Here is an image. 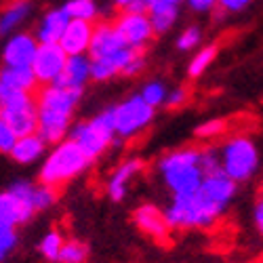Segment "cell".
I'll return each mask as SVG.
<instances>
[{"mask_svg": "<svg viewBox=\"0 0 263 263\" xmlns=\"http://www.w3.org/2000/svg\"><path fill=\"white\" fill-rule=\"evenodd\" d=\"M82 93L70 91L59 84H45L36 89V116L38 128L36 133L45 139L49 145L68 137L70 128L74 124V114Z\"/></svg>", "mask_w": 263, "mask_h": 263, "instance_id": "1", "label": "cell"}, {"mask_svg": "<svg viewBox=\"0 0 263 263\" xmlns=\"http://www.w3.org/2000/svg\"><path fill=\"white\" fill-rule=\"evenodd\" d=\"M86 55L91 59V80L107 82L116 76H122L126 63L135 55V49L124 45L112 21H99L93 28Z\"/></svg>", "mask_w": 263, "mask_h": 263, "instance_id": "2", "label": "cell"}, {"mask_svg": "<svg viewBox=\"0 0 263 263\" xmlns=\"http://www.w3.org/2000/svg\"><path fill=\"white\" fill-rule=\"evenodd\" d=\"M154 168L171 198L192 196L198 192L202 179L206 177L200 164V147L194 145L166 152L156 160Z\"/></svg>", "mask_w": 263, "mask_h": 263, "instance_id": "3", "label": "cell"}, {"mask_svg": "<svg viewBox=\"0 0 263 263\" xmlns=\"http://www.w3.org/2000/svg\"><path fill=\"white\" fill-rule=\"evenodd\" d=\"M91 164H93V160L86 156L72 139L65 137V139L49 145L45 158L40 160L38 181L59 190L65 183L78 179L82 173L91 168Z\"/></svg>", "mask_w": 263, "mask_h": 263, "instance_id": "4", "label": "cell"}, {"mask_svg": "<svg viewBox=\"0 0 263 263\" xmlns=\"http://www.w3.org/2000/svg\"><path fill=\"white\" fill-rule=\"evenodd\" d=\"M228 213L226 206L217 204L211 196H206L200 187L192 196L171 198L164 206V215L171 232L173 230H209Z\"/></svg>", "mask_w": 263, "mask_h": 263, "instance_id": "5", "label": "cell"}, {"mask_svg": "<svg viewBox=\"0 0 263 263\" xmlns=\"http://www.w3.org/2000/svg\"><path fill=\"white\" fill-rule=\"evenodd\" d=\"M223 175L234 183H249L261 168V147L249 135H230L217 147Z\"/></svg>", "mask_w": 263, "mask_h": 263, "instance_id": "6", "label": "cell"}, {"mask_svg": "<svg viewBox=\"0 0 263 263\" xmlns=\"http://www.w3.org/2000/svg\"><path fill=\"white\" fill-rule=\"evenodd\" d=\"M68 139H72L91 160L101 158L105 152L116 145L120 139L116 137L114 126V105L101 109L89 120H78L72 124Z\"/></svg>", "mask_w": 263, "mask_h": 263, "instance_id": "7", "label": "cell"}, {"mask_svg": "<svg viewBox=\"0 0 263 263\" xmlns=\"http://www.w3.org/2000/svg\"><path fill=\"white\" fill-rule=\"evenodd\" d=\"M156 109L147 105L139 93L130 95L124 101L114 105V126L118 139H133L154 122Z\"/></svg>", "mask_w": 263, "mask_h": 263, "instance_id": "8", "label": "cell"}, {"mask_svg": "<svg viewBox=\"0 0 263 263\" xmlns=\"http://www.w3.org/2000/svg\"><path fill=\"white\" fill-rule=\"evenodd\" d=\"M112 24L124 40V45L135 51H145L156 38L149 15L145 11H120Z\"/></svg>", "mask_w": 263, "mask_h": 263, "instance_id": "9", "label": "cell"}, {"mask_svg": "<svg viewBox=\"0 0 263 263\" xmlns=\"http://www.w3.org/2000/svg\"><path fill=\"white\" fill-rule=\"evenodd\" d=\"M65 59H68V55H65V51L57 42H40L36 57L32 61V68H30L38 86L55 84L63 72Z\"/></svg>", "mask_w": 263, "mask_h": 263, "instance_id": "10", "label": "cell"}, {"mask_svg": "<svg viewBox=\"0 0 263 263\" xmlns=\"http://www.w3.org/2000/svg\"><path fill=\"white\" fill-rule=\"evenodd\" d=\"M36 211L13 185L0 192V226L19 230L21 226L30 223L34 219Z\"/></svg>", "mask_w": 263, "mask_h": 263, "instance_id": "11", "label": "cell"}, {"mask_svg": "<svg viewBox=\"0 0 263 263\" xmlns=\"http://www.w3.org/2000/svg\"><path fill=\"white\" fill-rule=\"evenodd\" d=\"M0 116L9 122V126L13 128V133L17 137L36 133V128H38L34 95H26L21 99H15V101L7 103L5 107H0Z\"/></svg>", "mask_w": 263, "mask_h": 263, "instance_id": "12", "label": "cell"}, {"mask_svg": "<svg viewBox=\"0 0 263 263\" xmlns=\"http://www.w3.org/2000/svg\"><path fill=\"white\" fill-rule=\"evenodd\" d=\"M40 42L30 32H15L7 36L3 47V65L7 68H32Z\"/></svg>", "mask_w": 263, "mask_h": 263, "instance_id": "13", "label": "cell"}, {"mask_svg": "<svg viewBox=\"0 0 263 263\" xmlns=\"http://www.w3.org/2000/svg\"><path fill=\"white\" fill-rule=\"evenodd\" d=\"M143 168H145V162L141 158H126V160H122L112 171V175L107 177V181H105L107 198L112 202H122L128 196L130 183H133L139 175L143 173Z\"/></svg>", "mask_w": 263, "mask_h": 263, "instance_id": "14", "label": "cell"}, {"mask_svg": "<svg viewBox=\"0 0 263 263\" xmlns=\"http://www.w3.org/2000/svg\"><path fill=\"white\" fill-rule=\"evenodd\" d=\"M133 223L141 234H145L147 238H154V240H164L171 234L164 209L154 202L139 204L133 211Z\"/></svg>", "mask_w": 263, "mask_h": 263, "instance_id": "15", "label": "cell"}, {"mask_svg": "<svg viewBox=\"0 0 263 263\" xmlns=\"http://www.w3.org/2000/svg\"><path fill=\"white\" fill-rule=\"evenodd\" d=\"M95 24L89 21H80V19H70V24L65 26L61 38L57 45L65 51V55H86L91 45V36H93Z\"/></svg>", "mask_w": 263, "mask_h": 263, "instance_id": "16", "label": "cell"}, {"mask_svg": "<svg viewBox=\"0 0 263 263\" xmlns=\"http://www.w3.org/2000/svg\"><path fill=\"white\" fill-rule=\"evenodd\" d=\"M89 80H91V59H89V55H70L68 59H65L63 72H61V76L55 84L65 86V89L76 91V93H82L84 86L89 84Z\"/></svg>", "mask_w": 263, "mask_h": 263, "instance_id": "17", "label": "cell"}, {"mask_svg": "<svg viewBox=\"0 0 263 263\" xmlns=\"http://www.w3.org/2000/svg\"><path fill=\"white\" fill-rule=\"evenodd\" d=\"M49 149V143L42 139L38 133H30V135H24V137H17L9 156L21 164V166H28V164H34V162H40L45 158Z\"/></svg>", "mask_w": 263, "mask_h": 263, "instance_id": "18", "label": "cell"}, {"mask_svg": "<svg viewBox=\"0 0 263 263\" xmlns=\"http://www.w3.org/2000/svg\"><path fill=\"white\" fill-rule=\"evenodd\" d=\"M34 3L32 0H9L0 9V36H11L21 30V26L32 17Z\"/></svg>", "mask_w": 263, "mask_h": 263, "instance_id": "19", "label": "cell"}, {"mask_svg": "<svg viewBox=\"0 0 263 263\" xmlns=\"http://www.w3.org/2000/svg\"><path fill=\"white\" fill-rule=\"evenodd\" d=\"M68 24H70V15L63 7L49 9L40 17V24H38L34 36L38 42H59V38H61Z\"/></svg>", "mask_w": 263, "mask_h": 263, "instance_id": "20", "label": "cell"}, {"mask_svg": "<svg viewBox=\"0 0 263 263\" xmlns=\"http://www.w3.org/2000/svg\"><path fill=\"white\" fill-rule=\"evenodd\" d=\"M38 82L30 68H0V91L17 93H36Z\"/></svg>", "mask_w": 263, "mask_h": 263, "instance_id": "21", "label": "cell"}, {"mask_svg": "<svg viewBox=\"0 0 263 263\" xmlns=\"http://www.w3.org/2000/svg\"><path fill=\"white\" fill-rule=\"evenodd\" d=\"M65 242V236L61 234V230L57 228H51L42 234V238L38 240V253L40 257L49 261V263H57V257H59V251Z\"/></svg>", "mask_w": 263, "mask_h": 263, "instance_id": "22", "label": "cell"}, {"mask_svg": "<svg viewBox=\"0 0 263 263\" xmlns=\"http://www.w3.org/2000/svg\"><path fill=\"white\" fill-rule=\"evenodd\" d=\"M63 9L68 11L70 19L89 21V24H95L99 13H101L97 0H68V3L63 5Z\"/></svg>", "mask_w": 263, "mask_h": 263, "instance_id": "23", "label": "cell"}, {"mask_svg": "<svg viewBox=\"0 0 263 263\" xmlns=\"http://www.w3.org/2000/svg\"><path fill=\"white\" fill-rule=\"evenodd\" d=\"M217 57V45H206L202 47L200 51H196L194 57L190 59V65H187V76L190 78H200Z\"/></svg>", "mask_w": 263, "mask_h": 263, "instance_id": "24", "label": "cell"}, {"mask_svg": "<svg viewBox=\"0 0 263 263\" xmlns=\"http://www.w3.org/2000/svg\"><path fill=\"white\" fill-rule=\"evenodd\" d=\"M86 259H89V247L82 240L65 238V242L59 251V257H57V263H86Z\"/></svg>", "mask_w": 263, "mask_h": 263, "instance_id": "25", "label": "cell"}, {"mask_svg": "<svg viewBox=\"0 0 263 263\" xmlns=\"http://www.w3.org/2000/svg\"><path fill=\"white\" fill-rule=\"evenodd\" d=\"M166 93H168V89H166V84H164L162 80H147V82L141 86L139 97H141L147 105H152V107L156 109V107L164 105Z\"/></svg>", "mask_w": 263, "mask_h": 263, "instance_id": "26", "label": "cell"}, {"mask_svg": "<svg viewBox=\"0 0 263 263\" xmlns=\"http://www.w3.org/2000/svg\"><path fill=\"white\" fill-rule=\"evenodd\" d=\"M226 130H228V122L223 118H209L196 126L194 135L198 139H217V137H223Z\"/></svg>", "mask_w": 263, "mask_h": 263, "instance_id": "27", "label": "cell"}, {"mask_svg": "<svg viewBox=\"0 0 263 263\" xmlns=\"http://www.w3.org/2000/svg\"><path fill=\"white\" fill-rule=\"evenodd\" d=\"M147 15H149V21H152V28H154V34L162 36V34L171 32L173 26L177 24L179 11H160V13H147Z\"/></svg>", "mask_w": 263, "mask_h": 263, "instance_id": "28", "label": "cell"}, {"mask_svg": "<svg viewBox=\"0 0 263 263\" xmlns=\"http://www.w3.org/2000/svg\"><path fill=\"white\" fill-rule=\"evenodd\" d=\"M19 245V234L13 228L0 226V263H5Z\"/></svg>", "mask_w": 263, "mask_h": 263, "instance_id": "29", "label": "cell"}, {"mask_svg": "<svg viewBox=\"0 0 263 263\" xmlns=\"http://www.w3.org/2000/svg\"><path fill=\"white\" fill-rule=\"evenodd\" d=\"M200 42H202V30L198 26H190V28H185L177 36V40H175V47L185 53V51H194L196 47L200 45Z\"/></svg>", "mask_w": 263, "mask_h": 263, "instance_id": "30", "label": "cell"}, {"mask_svg": "<svg viewBox=\"0 0 263 263\" xmlns=\"http://www.w3.org/2000/svg\"><path fill=\"white\" fill-rule=\"evenodd\" d=\"M200 164L204 168V175L221 171V162H219L217 147H200Z\"/></svg>", "mask_w": 263, "mask_h": 263, "instance_id": "31", "label": "cell"}, {"mask_svg": "<svg viewBox=\"0 0 263 263\" xmlns=\"http://www.w3.org/2000/svg\"><path fill=\"white\" fill-rule=\"evenodd\" d=\"M187 101H190V91L185 89V86H175L173 91L166 93L164 107H168V109H177V107H183Z\"/></svg>", "mask_w": 263, "mask_h": 263, "instance_id": "32", "label": "cell"}, {"mask_svg": "<svg viewBox=\"0 0 263 263\" xmlns=\"http://www.w3.org/2000/svg\"><path fill=\"white\" fill-rule=\"evenodd\" d=\"M185 0H145V13H160V11H179Z\"/></svg>", "mask_w": 263, "mask_h": 263, "instance_id": "33", "label": "cell"}, {"mask_svg": "<svg viewBox=\"0 0 263 263\" xmlns=\"http://www.w3.org/2000/svg\"><path fill=\"white\" fill-rule=\"evenodd\" d=\"M15 139H17V135L13 133V128L9 126V122L3 116H0V154H9Z\"/></svg>", "mask_w": 263, "mask_h": 263, "instance_id": "34", "label": "cell"}, {"mask_svg": "<svg viewBox=\"0 0 263 263\" xmlns=\"http://www.w3.org/2000/svg\"><path fill=\"white\" fill-rule=\"evenodd\" d=\"M145 63H147V59H145V51H135V55L130 57V61L126 63V68H124L122 76H128V78L139 76V74L143 72V68H145Z\"/></svg>", "mask_w": 263, "mask_h": 263, "instance_id": "35", "label": "cell"}, {"mask_svg": "<svg viewBox=\"0 0 263 263\" xmlns=\"http://www.w3.org/2000/svg\"><path fill=\"white\" fill-rule=\"evenodd\" d=\"M253 0H217V9L223 15H234V13H242Z\"/></svg>", "mask_w": 263, "mask_h": 263, "instance_id": "36", "label": "cell"}, {"mask_svg": "<svg viewBox=\"0 0 263 263\" xmlns=\"http://www.w3.org/2000/svg\"><path fill=\"white\" fill-rule=\"evenodd\" d=\"M185 5L194 13H213L217 9V0H185Z\"/></svg>", "mask_w": 263, "mask_h": 263, "instance_id": "37", "label": "cell"}, {"mask_svg": "<svg viewBox=\"0 0 263 263\" xmlns=\"http://www.w3.org/2000/svg\"><path fill=\"white\" fill-rule=\"evenodd\" d=\"M112 5L120 11H145V0H112Z\"/></svg>", "mask_w": 263, "mask_h": 263, "instance_id": "38", "label": "cell"}, {"mask_svg": "<svg viewBox=\"0 0 263 263\" xmlns=\"http://www.w3.org/2000/svg\"><path fill=\"white\" fill-rule=\"evenodd\" d=\"M253 226L263 236V196H261V198L255 202V206H253Z\"/></svg>", "mask_w": 263, "mask_h": 263, "instance_id": "39", "label": "cell"}]
</instances>
